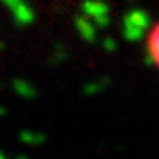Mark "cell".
I'll return each instance as SVG.
<instances>
[{
	"label": "cell",
	"mask_w": 159,
	"mask_h": 159,
	"mask_svg": "<svg viewBox=\"0 0 159 159\" xmlns=\"http://www.w3.org/2000/svg\"><path fill=\"white\" fill-rule=\"evenodd\" d=\"M0 2L11 11L18 27H29L35 21V9L29 4V0H0Z\"/></svg>",
	"instance_id": "obj_1"
},
{
	"label": "cell",
	"mask_w": 159,
	"mask_h": 159,
	"mask_svg": "<svg viewBox=\"0 0 159 159\" xmlns=\"http://www.w3.org/2000/svg\"><path fill=\"white\" fill-rule=\"evenodd\" d=\"M148 27V18L143 11H131L124 18V35L125 39L136 41L140 39Z\"/></svg>",
	"instance_id": "obj_2"
},
{
	"label": "cell",
	"mask_w": 159,
	"mask_h": 159,
	"mask_svg": "<svg viewBox=\"0 0 159 159\" xmlns=\"http://www.w3.org/2000/svg\"><path fill=\"white\" fill-rule=\"evenodd\" d=\"M83 16H87L96 27H106L108 25V6L102 0H85L83 2Z\"/></svg>",
	"instance_id": "obj_3"
},
{
	"label": "cell",
	"mask_w": 159,
	"mask_h": 159,
	"mask_svg": "<svg viewBox=\"0 0 159 159\" xmlns=\"http://www.w3.org/2000/svg\"><path fill=\"white\" fill-rule=\"evenodd\" d=\"M74 23H76V30H78V34L81 35L85 41H89V43H90V41H96V29L97 27L87 16H83V14L78 16L76 20H74Z\"/></svg>",
	"instance_id": "obj_4"
},
{
	"label": "cell",
	"mask_w": 159,
	"mask_h": 159,
	"mask_svg": "<svg viewBox=\"0 0 159 159\" xmlns=\"http://www.w3.org/2000/svg\"><path fill=\"white\" fill-rule=\"evenodd\" d=\"M12 90L16 92V96L23 97V99H35L37 97V89L30 81L21 78H16L12 81Z\"/></svg>",
	"instance_id": "obj_5"
},
{
	"label": "cell",
	"mask_w": 159,
	"mask_h": 159,
	"mask_svg": "<svg viewBox=\"0 0 159 159\" xmlns=\"http://www.w3.org/2000/svg\"><path fill=\"white\" fill-rule=\"evenodd\" d=\"M20 142L25 143V145H30V147H35V145H41V143L46 142V134L41 133V131H32V129H23L20 134Z\"/></svg>",
	"instance_id": "obj_6"
},
{
	"label": "cell",
	"mask_w": 159,
	"mask_h": 159,
	"mask_svg": "<svg viewBox=\"0 0 159 159\" xmlns=\"http://www.w3.org/2000/svg\"><path fill=\"white\" fill-rule=\"evenodd\" d=\"M64 58H66V48H62V46H57V50H55V57L51 58V64L62 62Z\"/></svg>",
	"instance_id": "obj_7"
},
{
	"label": "cell",
	"mask_w": 159,
	"mask_h": 159,
	"mask_svg": "<svg viewBox=\"0 0 159 159\" xmlns=\"http://www.w3.org/2000/svg\"><path fill=\"white\" fill-rule=\"evenodd\" d=\"M104 48H108V50H113V48H115L113 41H111V39H106V41H104Z\"/></svg>",
	"instance_id": "obj_8"
},
{
	"label": "cell",
	"mask_w": 159,
	"mask_h": 159,
	"mask_svg": "<svg viewBox=\"0 0 159 159\" xmlns=\"http://www.w3.org/2000/svg\"><path fill=\"white\" fill-rule=\"evenodd\" d=\"M7 115V108L6 106H0V117H6Z\"/></svg>",
	"instance_id": "obj_9"
},
{
	"label": "cell",
	"mask_w": 159,
	"mask_h": 159,
	"mask_svg": "<svg viewBox=\"0 0 159 159\" xmlns=\"http://www.w3.org/2000/svg\"><path fill=\"white\" fill-rule=\"evenodd\" d=\"M0 159H7V156L4 152H2V150H0Z\"/></svg>",
	"instance_id": "obj_10"
},
{
	"label": "cell",
	"mask_w": 159,
	"mask_h": 159,
	"mask_svg": "<svg viewBox=\"0 0 159 159\" xmlns=\"http://www.w3.org/2000/svg\"><path fill=\"white\" fill-rule=\"evenodd\" d=\"M2 50H4V43L0 41V53H2Z\"/></svg>",
	"instance_id": "obj_11"
},
{
	"label": "cell",
	"mask_w": 159,
	"mask_h": 159,
	"mask_svg": "<svg viewBox=\"0 0 159 159\" xmlns=\"http://www.w3.org/2000/svg\"><path fill=\"white\" fill-rule=\"evenodd\" d=\"M16 159H29V157H27V156H18Z\"/></svg>",
	"instance_id": "obj_12"
}]
</instances>
